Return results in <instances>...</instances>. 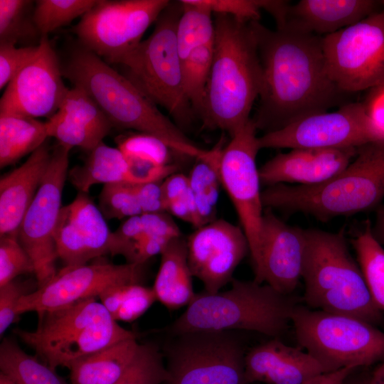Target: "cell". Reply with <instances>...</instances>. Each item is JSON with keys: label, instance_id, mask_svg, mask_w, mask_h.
Here are the masks:
<instances>
[{"label": "cell", "instance_id": "obj_45", "mask_svg": "<svg viewBox=\"0 0 384 384\" xmlns=\"http://www.w3.org/2000/svg\"><path fill=\"white\" fill-rule=\"evenodd\" d=\"M141 219L144 236L168 242L181 236L178 227L166 211L143 213Z\"/></svg>", "mask_w": 384, "mask_h": 384}, {"label": "cell", "instance_id": "obj_53", "mask_svg": "<svg viewBox=\"0 0 384 384\" xmlns=\"http://www.w3.org/2000/svg\"><path fill=\"white\" fill-rule=\"evenodd\" d=\"M0 384H17L9 375L0 371Z\"/></svg>", "mask_w": 384, "mask_h": 384}, {"label": "cell", "instance_id": "obj_21", "mask_svg": "<svg viewBox=\"0 0 384 384\" xmlns=\"http://www.w3.org/2000/svg\"><path fill=\"white\" fill-rule=\"evenodd\" d=\"M357 149L302 148L279 153L259 169L261 184L267 187L277 184L314 186L324 183L351 162Z\"/></svg>", "mask_w": 384, "mask_h": 384}, {"label": "cell", "instance_id": "obj_30", "mask_svg": "<svg viewBox=\"0 0 384 384\" xmlns=\"http://www.w3.org/2000/svg\"><path fill=\"white\" fill-rule=\"evenodd\" d=\"M223 139L214 146L213 154L208 159H198L188 177L200 227L213 221L218 198L219 164L223 149Z\"/></svg>", "mask_w": 384, "mask_h": 384}, {"label": "cell", "instance_id": "obj_51", "mask_svg": "<svg viewBox=\"0 0 384 384\" xmlns=\"http://www.w3.org/2000/svg\"><path fill=\"white\" fill-rule=\"evenodd\" d=\"M366 384H384V360L377 366L366 379Z\"/></svg>", "mask_w": 384, "mask_h": 384}, {"label": "cell", "instance_id": "obj_39", "mask_svg": "<svg viewBox=\"0 0 384 384\" xmlns=\"http://www.w3.org/2000/svg\"><path fill=\"white\" fill-rule=\"evenodd\" d=\"M27 273H34L33 263L18 238L0 236V287Z\"/></svg>", "mask_w": 384, "mask_h": 384}, {"label": "cell", "instance_id": "obj_50", "mask_svg": "<svg viewBox=\"0 0 384 384\" xmlns=\"http://www.w3.org/2000/svg\"><path fill=\"white\" fill-rule=\"evenodd\" d=\"M371 228L373 235L381 243L384 240V207L378 211L375 223Z\"/></svg>", "mask_w": 384, "mask_h": 384}, {"label": "cell", "instance_id": "obj_27", "mask_svg": "<svg viewBox=\"0 0 384 384\" xmlns=\"http://www.w3.org/2000/svg\"><path fill=\"white\" fill-rule=\"evenodd\" d=\"M139 344L137 338L122 340L70 363L73 384H114L125 373Z\"/></svg>", "mask_w": 384, "mask_h": 384}, {"label": "cell", "instance_id": "obj_48", "mask_svg": "<svg viewBox=\"0 0 384 384\" xmlns=\"http://www.w3.org/2000/svg\"><path fill=\"white\" fill-rule=\"evenodd\" d=\"M290 4L289 1L261 0L262 9L268 12L274 18L276 28L285 26Z\"/></svg>", "mask_w": 384, "mask_h": 384}, {"label": "cell", "instance_id": "obj_7", "mask_svg": "<svg viewBox=\"0 0 384 384\" xmlns=\"http://www.w3.org/2000/svg\"><path fill=\"white\" fill-rule=\"evenodd\" d=\"M35 331L14 332L55 370L137 334L120 326L95 297L38 314Z\"/></svg>", "mask_w": 384, "mask_h": 384}, {"label": "cell", "instance_id": "obj_40", "mask_svg": "<svg viewBox=\"0 0 384 384\" xmlns=\"http://www.w3.org/2000/svg\"><path fill=\"white\" fill-rule=\"evenodd\" d=\"M38 288L33 281H21L17 279L0 287V335L18 319L16 308L20 299Z\"/></svg>", "mask_w": 384, "mask_h": 384}, {"label": "cell", "instance_id": "obj_17", "mask_svg": "<svg viewBox=\"0 0 384 384\" xmlns=\"http://www.w3.org/2000/svg\"><path fill=\"white\" fill-rule=\"evenodd\" d=\"M63 77L48 36H41L34 58L6 86L0 100V114L50 118L69 90Z\"/></svg>", "mask_w": 384, "mask_h": 384}, {"label": "cell", "instance_id": "obj_35", "mask_svg": "<svg viewBox=\"0 0 384 384\" xmlns=\"http://www.w3.org/2000/svg\"><path fill=\"white\" fill-rule=\"evenodd\" d=\"M27 0H0V44L16 46L18 43L40 36L31 16Z\"/></svg>", "mask_w": 384, "mask_h": 384}, {"label": "cell", "instance_id": "obj_41", "mask_svg": "<svg viewBox=\"0 0 384 384\" xmlns=\"http://www.w3.org/2000/svg\"><path fill=\"white\" fill-rule=\"evenodd\" d=\"M157 301L153 288L142 284L125 285L116 321L131 322L144 314Z\"/></svg>", "mask_w": 384, "mask_h": 384}, {"label": "cell", "instance_id": "obj_36", "mask_svg": "<svg viewBox=\"0 0 384 384\" xmlns=\"http://www.w3.org/2000/svg\"><path fill=\"white\" fill-rule=\"evenodd\" d=\"M164 356L157 343L139 344L129 367L114 384H161L167 378Z\"/></svg>", "mask_w": 384, "mask_h": 384}, {"label": "cell", "instance_id": "obj_5", "mask_svg": "<svg viewBox=\"0 0 384 384\" xmlns=\"http://www.w3.org/2000/svg\"><path fill=\"white\" fill-rule=\"evenodd\" d=\"M230 289L196 294L185 311L161 331L169 336L201 331H256L278 338L292 322L297 299L267 284L233 279Z\"/></svg>", "mask_w": 384, "mask_h": 384}, {"label": "cell", "instance_id": "obj_31", "mask_svg": "<svg viewBox=\"0 0 384 384\" xmlns=\"http://www.w3.org/2000/svg\"><path fill=\"white\" fill-rule=\"evenodd\" d=\"M0 369L17 384H68L55 370L27 354L11 338L0 346Z\"/></svg>", "mask_w": 384, "mask_h": 384}, {"label": "cell", "instance_id": "obj_28", "mask_svg": "<svg viewBox=\"0 0 384 384\" xmlns=\"http://www.w3.org/2000/svg\"><path fill=\"white\" fill-rule=\"evenodd\" d=\"M68 179L79 192L87 193L97 183H133L128 162L118 148L102 142L90 151L82 165L68 171Z\"/></svg>", "mask_w": 384, "mask_h": 384}, {"label": "cell", "instance_id": "obj_55", "mask_svg": "<svg viewBox=\"0 0 384 384\" xmlns=\"http://www.w3.org/2000/svg\"><path fill=\"white\" fill-rule=\"evenodd\" d=\"M380 244H381V245H382V244H384V240H383Z\"/></svg>", "mask_w": 384, "mask_h": 384}, {"label": "cell", "instance_id": "obj_15", "mask_svg": "<svg viewBox=\"0 0 384 384\" xmlns=\"http://www.w3.org/2000/svg\"><path fill=\"white\" fill-rule=\"evenodd\" d=\"M144 264L115 265L105 261L65 266L46 284L22 297L16 313L37 314L58 309L75 302L99 297L110 287L142 284Z\"/></svg>", "mask_w": 384, "mask_h": 384}, {"label": "cell", "instance_id": "obj_9", "mask_svg": "<svg viewBox=\"0 0 384 384\" xmlns=\"http://www.w3.org/2000/svg\"><path fill=\"white\" fill-rule=\"evenodd\" d=\"M291 323L299 345L325 372L384 360V332L361 319L298 304Z\"/></svg>", "mask_w": 384, "mask_h": 384}, {"label": "cell", "instance_id": "obj_38", "mask_svg": "<svg viewBox=\"0 0 384 384\" xmlns=\"http://www.w3.org/2000/svg\"><path fill=\"white\" fill-rule=\"evenodd\" d=\"M99 209L106 219L122 220L142 214L134 184L129 183L104 184Z\"/></svg>", "mask_w": 384, "mask_h": 384}, {"label": "cell", "instance_id": "obj_19", "mask_svg": "<svg viewBox=\"0 0 384 384\" xmlns=\"http://www.w3.org/2000/svg\"><path fill=\"white\" fill-rule=\"evenodd\" d=\"M307 247L306 229L289 225L265 208L260 230V262L254 281L292 294L302 277Z\"/></svg>", "mask_w": 384, "mask_h": 384}, {"label": "cell", "instance_id": "obj_11", "mask_svg": "<svg viewBox=\"0 0 384 384\" xmlns=\"http://www.w3.org/2000/svg\"><path fill=\"white\" fill-rule=\"evenodd\" d=\"M168 0H97L73 28L79 44L107 63L121 65L142 41Z\"/></svg>", "mask_w": 384, "mask_h": 384}, {"label": "cell", "instance_id": "obj_49", "mask_svg": "<svg viewBox=\"0 0 384 384\" xmlns=\"http://www.w3.org/2000/svg\"><path fill=\"white\" fill-rule=\"evenodd\" d=\"M358 368L346 367L339 370L320 373L303 384H344L348 378Z\"/></svg>", "mask_w": 384, "mask_h": 384}, {"label": "cell", "instance_id": "obj_34", "mask_svg": "<svg viewBox=\"0 0 384 384\" xmlns=\"http://www.w3.org/2000/svg\"><path fill=\"white\" fill-rule=\"evenodd\" d=\"M97 0H38L33 12V21L41 36L82 16Z\"/></svg>", "mask_w": 384, "mask_h": 384}, {"label": "cell", "instance_id": "obj_47", "mask_svg": "<svg viewBox=\"0 0 384 384\" xmlns=\"http://www.w3.org/2000/svg\"><path fill=\"white\" fill-rule=\"evenodd\" d=\"M166 205L183 196L189 189L188 177L183 174L174 173L161 182Z\"/></svg>", "mask_w": 384, "mask_h": 384}, {"label": "cell", "instance_id": "obj_46", "mask_svg": "<svg viewBox=\"0 0 384 384\" xmlns=\"http://www.w3.org/2000/svg\"><path fill=\"white\" fill-rule=\"evenodd\" d=\"M134 186L142 214L166 212L161 181L137 183Z\"/></svg>", "mask_w": 384, "mask_h": 384}, {"label": "cell", "instance_id": "obj_42", "mask_svg": "<svg viewBox=\"0 0 384 384\" xmlns=\"http://www.w3.org/2000/svg\"><path fill=\"white\" fill-rule=\"evenodd\" d=\"M213 14H225L244 22L260 21L261 0H185Z\"/></svg>", "mask_w": 384, "mask_h": 384}, {"label": "cell", "instance_id": "obj_26", "mask_svg": "<svg viewBox=\"0 0 384 384\" xmlns=\"http://www.w3.org/2000/svg\"><path fill=\"white\" fill-rule=\"evenodd\" d=\"M192 274L188 262L186 240H171L161 253V262L153 290L157 301L166 308L188 306L194 299Z\"/></svg>", "mask_w": 384, "mask_h": 384}, {"label": "cell", "instance_id": "obj_29", "mask_svg": "<svg viewBox=\"0 0 384 384\" xmlns=\"http://www.w3.org/2000/svg\"><path fill=\"white\" fill-rule=\"evenodd\" d=\"M48 137L46 123L15 114H0V166L31 154Z\"/></svg>", "mask_w": 384, "mask_h": 384}, {"label": "cell", "instance_id": "obj_6", "mask_svg": "<svg viewBox=\"0 0 384 384\" xmlns=\"http://www.w3.org/2000/svg\"><path fill=\"white\" fill-rule=\"evenodd\" d=\"M307 247L302 277L307 307L352 316L373 325L383 320L343 233L306 229Z\"/></svg>", "mask_w": 384, "mask_h": 384}, {"label": "cell", "instance_id": "obj_13", "mask_svg": "<svg viewBox=\"0 0 384 384\" xmlns=\"http://www.w3.org/2000/svg\"><path fill=\"white\" fill-rule=\"evenodd\" d=\"M257 131L251 118L230 137V141L222 151L219 164L220 183L247 237L254 271L260 262V230L265 210L256 162L261 149Z\"/></svg>", "mask_w": 384, "mask_h": 384}, {"label": "cell", "instance_id": "obj_24", "mask_svg": "<svg viewBox=\"0 0 384 384\" xmlns=\"http://www.w3.org/2000/svg\"><path fill=\"white\" fill-rule=\"evenodd\" d=\"M52 151L46 142L0 180V236L18 238L21 221L43 181Z\"/></svg>", "mask_w": 384, "mask_h": 384}, {"label": "cell", "instance_id": "obj_16", "mask_svg": "<svg viewBox=\"0 0 384 384\" xmlns=\"http://www.w3.org/2000/svg\"><path fill=\"white\" fill-rule=\"evenodd\" d=\"M372 142L361 102L309 115L258 137L260 149H341Z\"/></svg>", "mask_w": 384, "mask_h": 384}, {"label": "cell", "instance_id": "obj_18", "mask_svg": "<svg viewBox=\"0 0 384 384\" xmlns=\"http://www.w3.org/2000/svg\"><path fill=\"white\" fill-rule=\"evenodd\" d=\"M186 244L191 274L203 282L208 294L218 293L231 282L235 269L249 252L242 228L223 219L197 228Z\"/></svg>", "mask_w": 384, "mask_h": 384}, {"label": "cell", "instance_id": "obj_22", "mask_svg": "<svg viewBox=\"0 0 384 384\" xmlns=\"http://www.w3.org/2000/svg\"><path fill=\"white\" fill-rule=\"evenodd\" d=\"M46 123L48 137L70 149H95L112 125L96 102L82 88L69 89L59 110Z\"/></svg>", "mask_w": 384, "mask_h": 384}, {"label": "cell", "instance_id": "obj_4", "mask_svg": "<svg viewBox=\"0 0 384 384\" xmlns=\"http://www.w3.org/2000/svg\"><path fill=\"white\" fill-rule=\"evenodd\" d=\"M384 198V141L357 149L351 162L329 181L314 186L277 184L262 191L265 208L302 213L326 222L377 207Z\"/></svg>", "mask_w": 384, "mask_h": 384}, {"label": "cell", "instance_id": "obj_54", "mask_svg": "<svg viewBox=\"0 0 384 384\" xmlns=\"http://www.w3.org/2000/svg\"><path fill=\"white\" fill-rule=\"evenodd\" d=\"M380 2L383 6V9H384V1H380Z\"/></svg>", "mask_w": 384, "mask_h": 384}, {"label": "cell", "instance_id": "obj_37", "mask_svg": "<svg viewBox=\"0 0 384 384\" xmlns=\"http://www.w3.org/2000/svg\"><path fill=\"white\" fill-rule=\"evenodd\" d=\"M118 149L127 159L149 162L157 166L171 164L174 151L157 137L137 132L117 138Z\"/></svg>", "mask_w": 384, "mask_h": 384}, {"label": "cell", "instance_id": "obj_12", "mask_svg": "<svg viewBox=\"0 0 384 384\" xmlns=\"http://www.w3.org/2000/svg\"><path fill=\"white\" fill-rule=\"evenodd\" d=\"M322 45L329 77L344 92L384 81V9L324 36Z\"/></svg>", "mask_w": 384, "mask_h": 384}, {"label": "cell", "instance_id": "obj_8", "mask_svg": "<svg viewBox=\"0 0 384 384\" xmlns=\"http://www.w3.org/2000/svg\"><path fill=\"white\" fill-rule=\"evenodd\" d=\"M182 10L180 0L170 1L151 34L121 65L124 76L156 105L164 107L184 132L196 117L186 93L177 46Z\"/></svg>", "mask_w": 384, "mask_h": 384}, {"label": "cell", "instance_id": "obj_23", "mask_svg": "<svg viewBox=\"0 0 384 384\" xmlns=\"http://www.w3.org/2000/svg\"><path fill=\"white\" fill-rule=\"evenodd\" d=\"M324 372L320 363L309 353L277 338L252 348L245 356V373L250 383L303 384Z\"/></svg>", "mask_w": 384, "mask_h": 384}, {"label": "cell", "instance_id": "obj_43", "mask_svg": "<svg viewBox=\"0 0 384 384\" xmlns=\"http://www.w3.org/2000/svg\"><path fill=\"white\" fill-rule=\"evenodd\" d=\"M39 44V43H38ZM38 44L17 48L0 44V89L11 81L34 58Z\"/></svg>", "mask_w": 384, "mask_h": 384}, {"label": "cell", "instance_id": "obj_32", "mask_svg": "<svg viewBox=\"0 0 384 384\" xmlns=\"http://www.w3.org/2000/svg\"><path fill=\"white\" fill-rule=\"evenodd\" d=\"M371 298L384 311V248L367 222L351 241Z\"/></svg>", "mask_w": 384, "mask_h": 384}, {"label": "cell", "instance_id": "obj_3", "mask_svg": "<svg viewBox=\"0 0 384 384\" xmlns=\"http://www.w3.org/2000/svg\"><path fill=\"white\" fill-rule=\"evenodd\" d=\"M61 68L63 77L88 94L112 127L154 135L180 155L196 159L212 155L213 149L196 145L129 79L81 45Z\"/></svg>", "mask_w": 384, "mask_h": 384}, {"label": "cell", "instance_id": "obj_44", "mask_svg": "<svg viewBox=\"0 0 384 384\" xmlns=\"http://www.w3.org/2000/svg\"><path fill=\"white\" fill-rule=\"evenodd\" d=\"M361 103L372 142L384 141V81L367 90Z\"/></svg>", "mask_w": 384, "mask_h": 384}, {"label": "cell", "instance_id": "obj_10", "mask_svg": "<svg viewBox=\"0 0 384 384\" xmlns=\"http://www.w3.org/2000/svg\"><path fill=\"white\" fill-rule=\"evenodd\" d=\"M167 378L161 384H250L245 346L237 331L169 336L161 348Z\"/></svg>", "mask_w": 384, "mask_h": 384}, {"label": "cell", "instance_id": "obj_52", "mask_svg": "<svg viewBox=\"0 0 384 384\" xmlns=\"http://www.w3.org/2000/svg\"><path fill=\"white\" fill-rule=\"evenodd\" d=\"M353 373L348 378L344 384H366L367 378H353Z\"/></svg>", "mask_w": 384, "mask_h": 384}, {"label": "cell", "instance_id": "obj_33", "mask_svg": "<svg viewBox=\"0 0 384 384\" xmlns=\"http://www.w3.org/2000/svg\"><path fill=\"white\" fill-rule=\"evenodd\" d=\"M213 52L214 41L199 45L180 56L186 93L196 117L198 118L203 110Z\"/></svg>", "mask_w": 384, "mask_h": 384}, {"label": "cell", "instance_id": "obj_14", "mask_svg": "<svg viewBox=\"0 0 384 384\" xmlns=\"http://www.w3.org/2000/svg\"><path fill=\"white\" fill-rule=\"evenodd\" d=\"M70 151L58 143L55 146L43 181L18 229V240L33 263L38 287L57 273L55 232L63 207Z\"/></svg>", "mask_w": 384, "mask_h": 384}, {"label": "cell", "instance_id": "obj_20", "mask_svg": "<svg viewBox=\"0 0 384 384\" xmlns=\"http://www.w3.org/2000/svg\"><path fill=\"white\" fill-rule=\"evenodd\" d=\"M58 257L78 266L112 254V232L105 218L85 193L63 206L55 232Z\"/></svg>", "mask_w": 384, "mask_h": 384}, {"label": "cell", "instance_id": "obj_25", "mask_svg": "<svg viewBox=\"0 0 384 384\" xmlns=\"http://www.w3.org/2000/svg\"><path fill=\"white\" fill-rule=\"evenodd\" d=\"M382 9L380 1L300 0L290 4L285 26L324 37Z\"/></svg>", "mask_w": 384, "mask_h": 384}, {"label": "cell", "instance_id": "obj_2", "mask_svg": "<svg viewBox=\"0 0 384 384\" xmlns=\"http://www.w3.org/2000/svg\"><path fill=\"white\" fill-rule=\"evenodd\" d=\"M212 66L201 120L203 127L232 137L250 119L262 85V68L250 22L215 14Z\"/></svg>", "mask_w": 384, "mask_h": 384}, {"label": "cell", "instance_id": "obj_1", "mask_svg": "<svg viewBox=\"0 0 384 384\" xmlns=\"http://www.w3.org/2000/svg\"><path fill=\"white\" fill-rule=\"evenodd\" d=\"M262 68L259 102L252 118L264 134L353 102L328 73L323 37L285 26L271 30L250 22Z\"/></svg>", "mask_w": 384, "mask_h": 384}]
</instances>
